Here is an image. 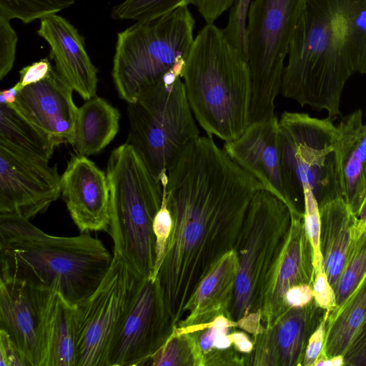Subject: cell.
<instances>
[{"label": "cell", "instance_id": "29", "mask_svg": "<svg viewBox=\"0 0 366 366\" xmlns=\"http://www.w3.org/2000/svg\"><path fill=\"white\" fill-rule=\"evenodd\" d=\"M74 2L75 0H0V16L29 24L56 14Z\"/></svg>", "mask_w": 366, "mask_h": 366}, {"label": "cell", "instance_id": "17", "mask_svg": "<svg viewBox=\"0 0 366 366\" xmlns=\"http://www.w3.org/2000/svg\"><path fill=\"white\" fill-rule=\"evenodd\" d=\"M61 194L81 233L109 232L111 206L107 174L87 157L71 155L61 175Z\"/></svg>", "mask_w": 366, "mask_h": 366}, {"label": "cell", "instance_id": "14", "mask_svg": "<svg viewBox=\"0 0 366 366\" xmlns=\"http://www.w3.org/2000/svg\"><path fill=\"white\" fill-rule=\"evenodd\" d=\"M279 119L274 117L250 124L222 149L264 189L282 199L291 214H304V202L296 195L285 174L278 142Z\"/></svg>", "mask_w": 366, "mask_h": 366}, {"label": "cell", "instance_id": "13", "mask_svg": "<svg viewBox=\"0 0 366 366\" xmlns=\"http://www.w3.org/2000/svg\"><path fill=\"white\" fill-rule=\"evenodd\" d=\"M61 194L56 165L0 145V214L31 219L44 212Z\"/></svg>", "mask_w": 366, "mask_h": 366}, {"label": "cell", "instance_id": "15", "mask_svg": "<svg viewBox=\"0 0 366 366\" xmlns=\"http://www.w3.org/2000/svg\"><path fill=\"white\" fill-rule=\"evenodd\" d=\"M73 89L55 68L43 80L26 86L9 104L44 134L56 147L72 145L79 108Z\"/></svg>", "mask_w": 366, "mask_h": 366}, {"label": "cell", "instance_id": "20", "mask_svg": "<svg viewBox=\"0 0 366 366\" xmlns=\"http://www.w3.org/2000/svg\"><path fill=\"white\" fill-rule=\"evenodd\" d=\"M37 34L49 45L55 69L84 100L97 93V69L86 51L84 39L77 29L57 14L41 20Z\"/></svg>", "mask_w": 366, "mask_h": 366}, {"label": "cell", "instance_id": "19", "mask_svg": "<svg viewBox=\"0 0 366 366\" xmlns=\"http://www.w3.org/2000/svg\"><path fill=\"white\" fill-rule=\"evenodd\" d=\"M48 292L0 280V330L7 333L26 366H41L42 310Z\"/></svg>", "mask_w": 366, "mask_h": 366}, {"label": "cell", "instance_id": "7", "mask_svg": "<svg viewBox=\"0 0 366 366\" xmlns=\"http://www.w3.org/2000/svg\"><path fill=\"white\" fill-rule=\"evenodd\" d=\"M184 66L166 74L127 107L126 142L137 150L162 186L182 152L199 136L182 79Z\"/></svg>", "mask_w": 366, "mask_h": 366}, {"label": "cell", "instance_id": "24", "mask_svg": "<svg viewBox=\"0 0 366 366\" xmlns=\"http://www.w3.org/2000/svg\"><path fill=\"white\" fill-rule=\"evenodd\" d=\"M120 113L95 95L79 108L72 144L77 154L89 157L102 151L116 137Z\"/></svg>", "mask_w": 366, "mask_h": 366}, {"label": "cell", "instance_id": "35", "mask_svg": "<svg viewBox=\"0 0 366 366\" xmlns=\"http://www.w3.org/2000/svg\"><path fill=\"white\" fill-rule=\"evenodd\" d=\"M9 19L0 16V79L2 80L12 69L18 36Z\"/></svg>", "mask_w": 366, "mask_h": 366}, {"label": "cell", "instance_id": "10", "mask_svg": "<svg viewBox=\"0 0 366 366\" xmlns=\"http://www.w3.org/2000/svg\"><path fill=\"white\" fill-rule=\"evenodd\" d=\"M307 1L252 0L249 4L247 45L252 79L250 124L274 116L285 61Z\"/></svg>", "mask_w": 366, "mask_h": 366}, {"label": "cell", "instance_id": "40", "mask_svg": "<svg viewBox=\"0 0 366 366\" xmlns=\"http://www.w3.org/2000/svg\"><path fill=\"white\" fill-rule=\"evenodd\" d=\"M329 314L325 317L319 327L310 336L307 345L302 366H315L323 350Z\"/></svg>", "mask_w": 366, "mask_h": 366}, {"label": "cell", "instance_id": "46", "mask_svg": "<svg viewBox=\"0 0 366 366\" xmlns=\"http://www.w3.org/2000/svg\"><path fill=\"white\" fill-rule=\"evenodd\" d=\"M365 117H366V111H365Z\"/></svg>", "mask_w": 366, "mask_h": 366}, {"label": "cell", "instance_id": "3", "mask_svg": "<svg viewBox=\"0 0 366 366\" xmlns=\"http://www.w3.org/2000/svg\"><path fill=\"white\" fill-rule=\"evenodd\" d=\"M182 79L194 117L207 134L229 142L249 125L247 59L214 23L206 24L194 38Z\"/></svg>", "mask_w": 366, "mask_h": 366}, {"label": "cell", "instance_id": "42", "mask_svg": "<svg viewBox=\"0 0 366 366\" xmlns=\"http://www.w3.org/2000/svg\"><path fill=\"white\" fill-rule=\"evenodd\" d=\"M314 299L312 285L301 284L290 287L285 294V303L290 310L302 307L308 305Z\"/></svg>", "mask_w": 366, "mask_h": 366}, {"label": "cell", "instance_id": "26", "mask_svg": "<svg viewBox=\"0 0 366 366\" xmlns=\"http://www.w3.org/2000/svg\"><path fill=\"white\" fill-rule=\"evenodd\" d=\"M348 64L366 74V0H329Z\"/></svg>", "mask_w": 366, "mask_h": 366}, {"label": "cell", "instance_id": "18", "mask_svg": "<svg viewBox=\"0 0 366 366\" xmlns=\"http://www.w3.org/2000/svg\"><path fill=\"white\" fill-rule=\"evenodd\" d=\"M290 232L267 284L260 310L261 322L272 327L289 309L285 303L287 290L295 285H313V249L306 234L304 214H291Z\"/></svg>", "mask_w": 366, "mask_h": 366}, {"label": "cell", "instance_id": "4", "mask_svg": "<svg viewBox=\"0 0 366 366\" xmlns=\"http://www.w3.org/2000/svg\"><path fill=\"white\" fill-rule=\"evenodd\" d=\"M281 93L302 107L341 116L345 86L354 75L329 0H307L292 38Z\"/></svg>", "mask_w": 366, "mask_h": 366}, {"label": "cell", "instance_id": "6", "mask_svg": "<svg viewBox=\"0 0 366 366\" xmlns=\"http://www.w3.org/2000/svg\"><path fill=\"white\" fill-rule=\"evenodd\" d=\"M188 5L137 21L117 34L112 76L119 97L127 104L172 69L184 66L194 39L195 19Z\"/></svg>", "mask_w": 366, "mask_h": 366}, {"label": "cell", "instance_id": "23", "mask_svg": "<svg viewBox=\"0 0 366 366\" xmlns=\"http://www.w3.org/2000/svg\"><path fill=\"white\" fill-rule=\"evenodd\" d=\"M319 211L320 250L324 268L335 291L345 265L358 219L342 197L322 204L319 207Z\"/></svg>", "mask_w": 366, "mask_h": 366}, {"label": "cell", "instance_id": "44", "mask_svg": "<svg viewBox=\"0 0 366 366\" xmlns=\"http://www.w3.org/2000/svg\"><path fill=\"white\" fill-rule=\"evenodd\" d=\"M315 366H344L343 355L319 359Z\"/></svg>", "mask_w": 366, "mask_h": 366}, {"label": "cell", "instance_id": "36", "mask_svg": "<svg viewBox=\"0 0 366 366\" xmlns=\"http://www.w3.org/2000/svg\"><path fill=\"white\" fill-rule=\"evenodd\" d=\"M312 288L316 304L330 312L333 310L336 306L335 292L328 280L324 267L315 270Z\"/></svg>", "mask_w": 366, "mask_h": 366}, {"label": "cell", "instance_id": "34", "mask_svg": "<svg viewBox=\"0 0 366 366\" xmlns=\"http://www.w3.org/2000/svg\"><path fill=\"white\" fill-rule=\"evenodd\" d=\"M172 227V217L163 197L162 206L153 222V232L155 238V264L152 276L156 280L158 271L163 262L167 249Z\"/></svg>", "mask_w": 366, "mask_h": 366}, {"label": "cell", "instance_id": "22", "mask_svg": "<svg viewBox=\"0 0 366 366\" xmlns=\"http://www.w3.org/2000/svg\"><path fill=\"white\" fill-rule=\"evenodd\" d=\"M76 307L49 291L42 310L41 366H76Z\"/></svg>", "mask_w": 366, "mask_h": 366}, {"label": "cell", "instance_id": "39", "mask_svg": "<svg viewBox=\"0 0 366 366\" xmlns=\"http://www.w3.org/2000/svg\"><path fill=\"white\" fill-rule=\"evenodd\" d=\"M344 366H366V320L343 355Z\"/></svg>", "mask_w": 366, "mask_h": 366}, {"label": "cell", "instance_id": "27", "mask_svg": "<svg viewBox=\"0 0 366 366\" xmlns=\"http://www.w3.org/2000/svg\"><path fill=\"white\" fill-rule=\"evenodd\" d=\"M0 145L46 162H49L55 148L44 134L5 103H0Z\"/></svg>", "mask_w": 366, "mask_h": 366}, {"label": "cell", "instance_id": "32", "mask_svg": "<svg viewBox=\"0 0 366 366\" xmlns=\"http://www.w3.org/2000/svg\"><path fill=\"white\" fill-rule=\"evenodd\" d=\"M304 193V220L306 234L313 249L315 270L324 267L323 258L320 250V216L317 202L310 189L303 188Z\"/></svg>", "mask_w": 366, "mask_h": 366}, {"label": "cell", "instance_id": "25", "mask_svg": "<svg viewBox=\"0 0 366 366\" xmlns=\"http://www.w3.org/2000/svg\"><path fill=\"white\" fill-rule=\"evenodd\" d=\"M365 320L366 274L345 302L330 312L319 359L343 355Z\"/></svg>", "mask_w": 366, "mask_h": 366}, {"label": "cell", "instance_id": "33", "mask_svg": "<svg viewBox=\"0 0 366 366\" xmlns=\"http://www.w3.org/2000/svg\"><path fill=\"white\" fill-rule=\"evenodd\" d=\"M252 0H237L223 29L229 41L247 59V15Z\"/></svg>", "mask_w": 366, "mask_h": 366}, {"label": "cell", "instance_id": "37", "mask_svg": "<svg viewBox=\"0 0 366 366\" xmlns=\"http://www.w3.org/2000/svg\"><path fill=\"white\" fill-rule=\"evenodd\" d=\"M50 61L44 58L30 65L23 67L19 71V81L14 85L18 92L27 85L37 83L45 79L53 69Z\"/></svg>", "mask_w": 366, "mask_h": 366}, {"label": "cell", "instance_id": "41", "mask_svg": "<svg viewBox=\"0 0 366 366\" xmlns=\"http://www.w3.org/2000/svg\"><path fill=\"white\" fill-rule=\"evenodd\" d=\"M0 366H26L20 352L3 330H0Z\"/></svg>", "mask_w": 366, "mask_h": 366}, {"label": "cell", "instance_id": "38", "mask_svg": "<svg viewBox=\"0 0 366 366\" xmlns=\"http://www.w3.org/2000/svg\"><path fill=\"white\" fill-rule=\"evenodd\" d=\"M237 0H189L187 4L193 5L206 23H214L225 11L230 9Z\"/></svg>", "mask_w": 366, "mask_h": 366}, {"label": "cell", "instance_id": "28", "mask_svg": "<svg viewBox=\"0 0 366 366\" xmlns=\"http://www.w3.org/2000/svg\"><path fill=\"white\" fill-rule=\"evenodd\" d=\"M365 274L366 229L357 238L352 239L345 267L335 291V309L339 307L352 293Z\"/></svg>", "mask_w": 366, "mask_h": 366}, {"label": "cell", "instance_id": "31", "mask_svg": "<svg viewBox=\"0 0 366 366\" xmlns=\"http://www.w3.org/2000/svg\"><path fill=\"white\" fill-rule=\"evenodd\" d=\"M188 0H124L113 7L115 20H152L167 14Z\"/></svg>", "mask_w": 366, "mask_h": 366}, {"label": "cell", "instance_id": "45", "mask_svg": "<svg viewBox=\"0 0 366 366\" xmlns=\"http://www.w3.org/2000/svg\"><path fill=\"white\" fill-rule=\"evenodd\" d=\"M17 93L18 91L14 86L9 89L2 90L0 94V103L13 104L15 102Z\"/></svg>", "mask_w": 366, "mask_h": 366}, {"label": "cell", "instance_id": "5", "mask_svg": "<svg viewBox=\"0 0 366 366\" xmlns=\"http://www.w3.org/2000/svg\"><path fill=\"white\" fill-rule=\"evenodd\" d=\"M107 174L114 253L139 277H151L156 258L153 222L162 204V184L127 142L111 152Z\"/></svg>", "mask_w": 366, "mask_h": 366}, {"label": "cell", "instance_id": "9", "mask_svg": "<svg viewBox=\"0 0 366 366\" xmlns=\"http://www.w3.org/2000/svg\"><path fill=\"white\" fill-rule=\"evenodd\" d=\"M278 142L285 174L302 202L306 187L319 207L343 198L340 137L331 119L285 112L279 119Z\"/></svg>", "mask_w": 366, "mask_h": 366}, {"label": "cell", "instance_id": "11", "mask_svg": "<svg viewBox=\"0 0 366 366\" xmlns=\"http://www.w3.org/2000/svg\"><path fill=\"white\" fill-rule=\"evenodd\" d=\"M142 280L121 256L114 253L99 287L76 307V366H106L111 342Z\"/></svg>", "mask_w": 366, "mask_h": 366}, {"label": "cell", "instance_id": "21", "mask_svg": "<svg viewBox=\"0 0 366 366\" xmlns=\"http://www.w3.org/2000/svg\"><path fill=\"white\" fill-rule=\"evenodd\" d=\"M238 268L233 249L202 280L184 307L177 332H192L219 315L228 317Z\"/></svg>", "mask_w": 366, "mask_h": 366}, {"label": "cell", "instance_id": "30", "mask_svg": "<svg viewBox=\"0 0 366 366\" xmlns=\"http://www.w3.org/2000/svg\"><path fill=\"white\" fill-rule=\"evenodd\" d=\"M197 366L194 345L189 332L174 330L143 366Z\"/></svg>", "mask_w": 366, "mask_h": 366}, {"label": "cell", "instance_id": "2", "mask_svg": "<svg viewBox=\"0 0 366 366\" xmlns=\"http://www.w3.org/2000/svg\"><path fill=\"white\" fill-rule=\"evenodd\" d=\"M113 256L89 232L45 233L16 214H0V280L59 294L76 307L99 287Z\"/></svg>", "mask_w": 366, "mask_h": 366}, {"label": "cell", "instance_id": "12", "mask_svg": "<svg viewBox=\"0 0 366 366\" xmlns=\"http://www.w3.org/2000/svg\"><path fill=\"white\" fill-rule=\"evenodd\" d=\"M174 330L157 280L143 278L111 342L106 366H143Z\"/></svg>", "mask_w": 366, "mask_h": 366}, {"label": "cell", "instance_id": "1", "mask_svg": "<svg viewBox=\"0 0 366 366\" xmlns=\"http://www.w3.org/2000/svg\"><path fill=\"white\" fill-rule=\"evenodd\" d=\"M262 189L208 134L192 141L169 170L163 197L172 227L156 280L174 328L199 283L234 249Z\"/></svg>", "mask_w": 366, "mask_h": 366}, {"label": "cell", "instance_id": "8", "mask_svg": "<svg viewBox=\"0 0 366 366\" xmlns=\"http://www.w3.org/2000/svg\"><path fill=\"white\" fill-rule=\"evenodd\" d=\"M291 221V212L282 199L264 189L255 194L234 249L238 268L228 315L232 321L260 312Z\"/></svg>", "mask_w": 366, "mask_h": 366}, {"label": "cell", "instance_id": "16", "mask_svg": "<svg viewBox=\"0 0 366 366\" xmlns=\"http://www.w3.org/2000/svg\"><path fill=\"white\" fill-rule=\"evenodd\" d=\"M330 312L315 301L286 312L270 328L252 337L244 365L302 366L309 339Z\"/></svg>", "mask_w": 366, "mask_h": 366}, {"label": "cell", "instance_id": "43", "mask_svg": "<svg viewBox=\"0 0 366 366\" xmlns=\"http://www.w3.org/2000/svg\"><path fill=\"white\" fill-rule=\"evenodd\" d=\"M229 336L232 345L240 353L248 355L252 351L254 343L244 332L237 331L234 327Z\"/></svg>", "mask_w": 366, "mask_h": 366}]
</instances>
